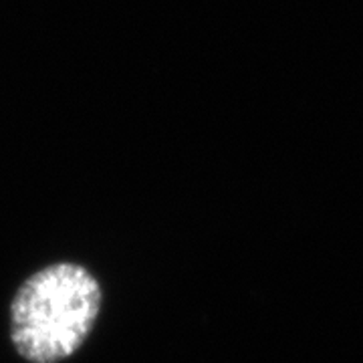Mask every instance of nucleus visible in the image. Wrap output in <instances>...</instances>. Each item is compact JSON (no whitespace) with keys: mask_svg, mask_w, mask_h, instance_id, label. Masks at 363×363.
I'll return each mask as SVG.
<instances>
[{"mask_svg":"<svg viewBox=\"0 0 363 363\" xmlns=\"http://www.w3.org/2000/svg\"><path fill=\"white\" fill-rule=\"evenodd\" d=\"M101 309V286L87 269L59 262L35 272L11 305V339L33 363L71 357Z\"/></svg>","mask_w":363,"mask_h":363,"instance_id":"1","label":"nucleus"}]
</instances>
